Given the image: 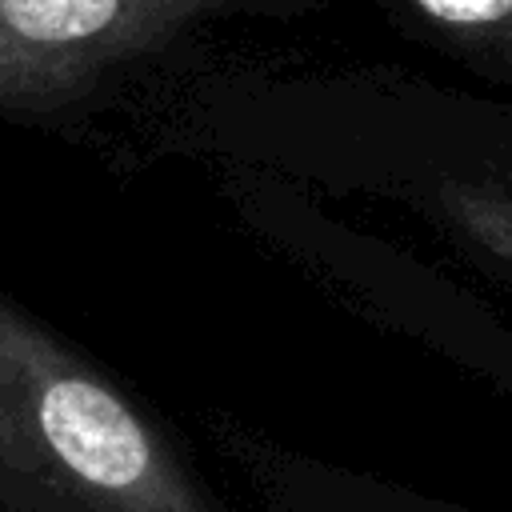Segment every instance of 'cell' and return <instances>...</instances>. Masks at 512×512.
<instances>
[{"label":"cell","mask_w":512,"mask_h":512,"mask_svg":"<svg viewBox=\"0 0 512 512\" xmlns=\"http://www.w3.org/2000/svg\"><path fill=\"white\" fill-rule=\"evenodd\" d=\"M116 148L400 212L512 288V100L384 64L212 60L140 108Z\"/></svg>","instance_id":"cell-1"},{"label":"cell","mask_w":512,"mask_h":512,"mask_svg":"<svg viewBox=\"0 0 512 512\" xmlns=\"http://www.w3.org/2000/svg\"><path fill=\"white\" fill-rule=\"evenodd\" d=\"M340 0H0V120L108 144L212 60L228 32L300 24Z\"/></svg>","instance_id":"cell-2"},{"label":"cell","mask_w":512,"mask_h":512,"mask_svg":"<svg viewBox=\"0 0 512 512\" xmlns=\"http://www.w3.org/2000/svg\"><path fill=\"white\" fill-rule=\"evenodd\" d=\"M0 496L20 512H208L156 420L4 292Z\"/></svg>","instance_id":"cell-3"},{"label":"cell","mask_w":512,"mask_h":512,"mask_svg":"<svg viewBox=\"0 0 512 512\" xmlns=\"http://www.w3.org/2000/svg\"><path fill=\"white\" fill-rule=\"evenodd\" d=\"M416 44L512 92V0H380Z\"/></svg>","instance_id":"cell-4"}]
</instances>
